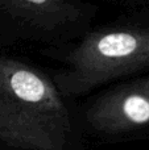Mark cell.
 Returning <instances> with one entry per match:
<instances>
[{
  "instance_id": "6da1fadb",
  "label": "cell",
  "mask_w": 149,
  "mask_h": 150,
  "mask_svg": "<svg viewBox=\"0 0 149 150\" xmlns=\"http://www.w3.org/2000/svg\"><path fill=\"white\" fill-rule=\"evenodd\" d=\"M70 133V113L54 82L26 63L0 57V142L63 150Z\"/></svg>"
},
{
  "instance_id": "7a4b0ae2",
  "label": "cell",
  "mask_w": 149,
  "mask_h": 150,
  "mask_svg": "<svg viewBox=\"0 0 149 150\" xmlns=\"http://www.w3.org/2000/svg\"><path fill=\"white\" fill-rule=\"evenodd\" d=\"M149 66L148 29L96 30L69 54L67 67L55 76L58 91L78 95Z\"/></svg>"
},
{
  "instance_id": "3957f363",
  "label": "cell",
  "mask_w": 149,
  "mask_h": 150,
  "mask_svg": "<svg viewBox=\"0 0 149 150\" xmlns=\"http://www.w3.org/2000/svg\"><path fill=\"white\" fill-rule=\"evenodd\" d=\"M96 132L119 134L149 127V78L124 84L98 98L87 111Z\"/></svg>"
},
{
  "instance_id": "277c9868",
  "label": "cell",
  "mask_w": 149,
  "mask_h": 150,
  "mask_svg": "<svg viewBox=\"0 0 149 150\" xmlns=\"http://www.w3.org/2000/svg\"><path fill=\"white\" fill-rule=\"evenodd\" d=\"M0 8L38 23L63 21L70 13L67 0H0Z\"/></svg>"
}]
</instances>
